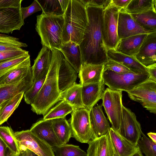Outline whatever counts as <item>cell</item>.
Listing matches in <instances>:
<instances>
[{
    "mask_svg": "<svg viewBox=\"0 0 156 156\" xmlns=\"http://www.w3.org/2000/svg\"><path fill=\"white\" fill-rule=\"evenodd\" d=\"M88 25L79 45L82 63L99 65L108 61L107 50L104 42L102 26L104 9L86 4Z\"/></svg>",
    "mask_w": 156,
    "mask_h": 156,
    "instance_id": "6da1fadb",
    "label": "cell"
},
{
    "mask_svg": "<svg viewBox=\"0 0 156 156\" xmlns=\"http://www.w3.org/2000/svg\"><path fill=\"white\" fill-rule=\"evenodd\" d=\"M51 50L52 57L48 73L40 90L31 105L33 112L43 116L59 101L61 92L58 86V74L62 53L57 49Z\"/></svg>",
    "mask_w": 156,
    "mask_h": 156,
    "instance_id": "7a4b0ae2",
    "label": "cell"
},
{
    "mask_svg": "<svg viewBox=\"0 0 156 156\" xmlns=\"http://www.w3.org/2000/svg\"><path fill=\"white\" fill-rule=\"evenodd\" d=\"M63 17L62 44L72 41L80 45L88 23L83 0H69Z\"/></svg>",
    "mask_w": 156,
    "mask_h": 156,
    "instance_id": "3957f363",
    "label": "cell"
},
{
    "mask_svg": "<svg viewBox=\"0 0 156 156\" xmlns=\"http://www.w3.org/2000/svg\"><path fill=\"white\" fill-rule=\"evenodd\" d=\"M63 15L51 16L41 13L37 16L35 29L42 46L59 50L62 45Z\"/></svg>",
    "mask_w": 156,
    "mask_h": 156,
    "instance_id": "277c9868",
    "label": "cell"
},
{
    "mask_svg": "<svg viewBox=\"0 0 156 156\" xmlns=\"http://www.w3.org/2000/svg\"><path fill=\"white\" fill-rule=\"evenodd\" d=\"M149 75L136 74L131 72L119 74L108 69H104L102 80L111 89L126 92L148 79Z\"/></svg>",
    "mask_w": 156,
    "mask_h": 156,
    "instance_id": "5b68a950",
    "label": "cell"
},
{
    "mask_svg": "<svg viewBox=\"0 0 156 156\" xmlns=\"http://www.w3.org/2000/svg\"><path fill=\"white\" fill-rule=\"evenodd\" d=\"M90 112L85 108L73 110L69 123L72 137L81 143L88 144L95 139L90 125Z\"/></svg>",
    "mask_w": 156,
    "mask_h": 156,
    "instance_id": "8992f818",
    "label": "cell"
},
{
    "mask_svg": "<svg viewBox=\"0 0 156 156\" xmlns=\"http://www.w3.org/2000/svg\"><path fill=\"white\" fill-rule=\"evenodd\" d=\"M121 9L111 3L103 11L102 32L107 50H115L119 41L117 29L119 13Z\"/></svg>",
    "mask_w": 156,
    "mask_h": 156,
    "instance_id": "52a82bcc",
    "label": "cell"
},
{
    "mask_svg": "<svg viewBox=\"0 0 156 156\" xmlns=\"http://www.w3.org/2000/svg\"><path fill=\"white\" fill-rule=\"evenodd\" d=\"M122 91L108 87L105 90L101 99V105L112 125L117 131L119 129L122 117Z\"/></svg>",
    "mask_w": 156,
    "mask_h": 156,
    "instance_id": "ba28073f",
    "label": "cell"
},
{
    "mask_svg": "<svg viewBox=\"0 0 156 156\" xmlns=\"http://www.w3.org/2000/svg\"><path fill=\"white\" fill-rule=\"evenodd\" d=\"M127 92L130 99L140 103L150 112L156 113V81L149 77Z\"/></svg>",
    "mask_w": 156,
    "mask_h": 156,
    "instance_id": "9c48e42d",
    "label": "cell"
},
{
    "mask_svg": "<svg viewBox=\"0 0 156 156\" xmlns=\"http://www.w3.org/2000/svg\"><path fill=\"white\" fill-rule=\"evenodd\" d=\"M20 149L26 148L39 156H55L52 147L29 129L15 132Z\"/></svg>",
    "mask_w": 156,
    "mask_h": 156,
    "instance_id": "30bf717a",
    "label": "cell"
},
{
    "mask_svg": "<svg viewBox=\"0 0 156 156\" xmlns=\"http://www.w3.org/2000/svg\"><path fill=\"white\" fill-rule=\"evenodd\" d=\"M122 137L137 145L142 133L140 124L135 114L129 109L122 106V117L119 129L117 131Z\"/></svg>",
    "mask_w": 156,
    "mask_h": 156,
    "instance_id": "8fae6325",
    "label": "cell"
},
{
    "mask_svg": "<svg viewBox=\"0 0 156 156\" xmlns=\"http://www.w3.org/2000/svg\"><path fill=\"white\" fill-rule=\"evenodd\" d=\"M21 7L0 9V33H12L20 30L24 24Z\"/></svg>",
    "mask_w": 156,
    "mask_h": 156,
    "instance_id": "7c38bea8",
    "label": "cell"
},
{
    "mask_svg": "<svg viewBox=\"0 0 156 156\" xmlns=\"http://www.w3.org/2000/svg\"><path fill=\"white\" fill-rule=\"evenodd\" d=\"M151 32L143 28L133 18L130 14L125 12L123 9L120 10L117 29L119 40L135 35Z\"/></svg>",
    "mask_w": 156,
    "mask_h": 156,
    "instance_id": "4fadbf2b",
    "label": "cell"
},
{
    "mask_svg": "<svg viewBox=\"0 0 156 156\" xmlns=\"http://www.w3.org/2000/svg\"><path fill=\"white\" fill-rule=\"evenodd\" d=\"M156 31L148 34L135 58L142 65L147 67L156 63Z\"/></svg>",
    "mask_w": 156,
    "mask_h": 156,
    "instance_id": "5bb4252c",
    "label": "cell"
},
{
    "mask_svg": "<svg viewBox=\"0 0 156 156\" xmlns=\"http://www.w3.org/2000/svg\"><path fill=\"white\" fill-rule=\"evenodd\" d=\"M30 130L52 147L62 145L54 131L51 120L41 119L33 124Z\"/></svg>",
    "mask_w": 156,
    "mask_h": 156,
    "instance_id": "9a60e30c",
    "label": "cell"
},
{
    "mask_svg": "<svg viewBox=\"0 0 156 156\" xmlns=\"http://www.w3.org/2000/svg\"><path fill=\"white\" fill-rule=\"evenodd\" d=\"M30 58L0 76V87L17 83L31 73Z\"/></svg>",
    "mask_w": 156,
    "mask_h": 156,
    "instance_id": "2e32d148",
    "label": "cell"
},
{
    "mask_svg": "<svg viewBox=\"0 0 156 156\" xmlns=\"http://www.w3.org/2000/svg\"><path fill=\"white\" fill-rule=\"evenodd\" d=\"M105 84L103 80L82 87V98L84 108L89 112L97 102L101 99L104 92Z\"/></svg>",
    "mask_w": 156,
    "mask_h": 156,
    "instance_id": "e0dca14e",
    "label": "cell"
},
{
    "mask_svg": "<svg viewBox=\"0 0 156 156\" xmlns=\"http://www.w3.org/2000/svg\"><path fill=\"white\" fill-rule=\"evenodd\" d=\"M102 106L101 105L97 104L90 112V125L95 139L106 135L110 128L104 114Z\"/></svg>",
    "mask_w": 156,
    "mask_h": 156,
    "instance_id": "ac0fdd59",
    "label": "cell"
},
{
    "mask_svg": "<svg viewBox=\"0 0 156 156\" xmlns=\"http://www.w3.org/2000/svg\"><path fill=\"white\" fill-rule=\"evenodd\" d=\"M88 144L87 156H117L109 130L106 135L95 139Z\"/></svg>",
    "mask_w": 156,
    "mask_h": 156,
    "instance_id": "d6986e66",
    "label": "cell"
},
{
    "mask_svg": "<svg viewBox=\"0 0 156 156\" xmlns=\"http://www.w3.org/2000/svg\"><path fill=\"white\" fill-rule=\"evenodd\" d=\"M52 55V52L51 49L43 46L34 60V65L31 67L34 81L46 76L50 66Z\"/></svg>",
    "mask_w": 156,
    "mask_h": 156,
    "instance_id": "ffe728a7",
    "label": "cell"
},
{
    "mask_svg": "<svg viewBox=\"0 0 156 156\" xmlns=\"http://www.w3.org/2000/svg\"><path fill=\"white\" fill-rule=\"evenodd\" d=\"M109 132L117 156H132L139 150L137 145L122 137L112 127H110Z\"/></svg>",
    "mask_w": 156,
    "mask_h": 156,
    "instance_id": "44dd1931",
    "label": "cell"
},
{
    "mask_svg": "<svg viewBox=\"0 0 156 156\" xmlns=\"http://www.w3.org/2000/svg\"><path fill=\"white\" fill-rule=\"evenodd\" d=\"M108 59H111L124 66L132 72L137 74L149 75L146 67L140 63L135 57L109 49L107 51Z\"/></svg>",
    "mask_w": 156,
    "mask_h": 156,
    "instance_id": "7402d4cb",
    "label": "cell"
},
{
    "mask_svg": "<svg viewBox=\"0 0 156 156\" xmlns=\"http://www.w3.org/2000/svg\"><path fill=\"white\" fill-rule=\"evenodd\" d=\"M105 64L94 65L82 63L78 73L81 85L98 83L102 81Z\"/></svg>",
    "mask_w": 156,
    "mask_h": 156,
    "instance_id": "603a6c76",
    "label": "cell"
},
{
    "mask_svg": "<svg viewBox=\"0 0 156 156\" xmlns=\"http://www.w3.org/2000/svg\"><path fill=\"white\" fill-rule=\"evenodd\" d=\"M33 83L31 72L17 83L0 87V105L20 93H25L32 86Z\"/></svg>",
    "mask_w": 156,
    "mask_h": 156,
    "instance_id": "cb8c5ba5",
    "label": "cell"
},
{
    "mask_svg": "<svg viewBox=\"0 0 156 156\" xmlns=\"http://www.w3.org/2000/svg\"><path fill=\"white\" fill-rule=\"evenodd\" d=\"M77 77L76 71L62 55L58 74V83L61 92L69 88L76 83Z\"/></svg>",
    "mask_w": 156,
    "mask_h": 156,
    "instance_id": "d4e9b609",
    "label": "cell"
},
{
    "mask_svg": "<svg viewBox=\"0 0 156 156\" xmlns=\"http://www.w3.org/2000/svg\"><path fill=\"white\" fill-rule=\"evenodd\" d=\"M147 34H140L121 39L115 50L135 57Z\"/></svg>",
    "mask_w": 156,
    "mask_h": 156,
    "instance_id": "484cf974",
    "label": "cell"
},
{
    "mask_svg": "<svg viewBox=\"0 0 156 156\" xmlns=\"http://www.w3.org/2000/svg\"><path fill=\"white\" fill-rule=\"evenodd\" d=\"M59 50L66 60L79 73L82 64L79 45L72 41L62 44Z\"/></svg>",
    "mask_w": 156,
    "mask_h": 156,
    "instance_id": "4316f807",
    "label": "cell"
},
{
    "mask_svg": "<svg viewBox=\"0 0 156 156\" xmlns=\"http://www.w3.org/2000/svg\"><path fill=\"white\" fill-rule=\"evenodd\" d=\"M82 85L76 82L72 86L62 91L60 94L59 101H65L73 110L84 108L82 100Z\"/></svg>",
    "mask_w": 156,
    "mask_h": 156,
    "instance_id": "83f0119b",
    "label": "cell"
},
{
    "mask_svg": "<svg viewBox=\"0 0 156 156\" xmlns=\"http://www.w3.org/2000/svg\"><path fill=\"white\" fill-rule=\"evenodd\" d=\"M40 5L42 13L46 15H64L69 0H37Z\"/></svg>",
    "mask_w": 156,
    "mask_h": 156,
    "instance_id": "f1b7e54d",
    "label": "cell"
},
{
    "mask_svg": "<svg viewBox=\"0 0 156 156\" xmlns=\"http://www.w3.org/2000/svg\"><path fill=\"white\" fill-rule=\"evenodd\" d=\"M54 131L62 144H66L72 136L69 123L65 118L52 119Z\"/></svg>",
    "mask_w": 156,
    "mask_h": 156,
    "instance_id": "f546056e",
    "label": "cell"
},
{
    "mask_svg": "<svg viewBox=\"0 0 156 156\" xmlns=\"http://www.w3.org/2000/svg\"><path fill=\"white\" fill-rule=\"evenodd\" d=\"M130 14L144 29L151 32L156 31V11L151 10L140 13Z\"/></svg>",
    "mask_w": 156,
    "mask_h": 156,
    "instance_id": "4dcf8cb0",
    "label": "cell"
},
{
    "mask_svg": "<svg viewBox=\"0 0 156 156\" xmlns=\"http://www.w3.org/2000/svg\"><path fill=\"white\" fill-rule=\"evenodd\" d=\"M24 92L20 93L0 105V125L6 121L18 107Z\"/></svg>",
    "mask_w": 156,
    "mask_h": 156,
    "instance_id": "1f68e13d",
    "label": "cell"
},
{
    "mask_svg": "<svg viewBox=\"0 0 156 156\" xmlns=\"http://www.w3.org/2000/svg\"><path fill=\"white\" fill-rule=\"evenodd\" d=\"M0 138L15 155H19L20 152V146L15 132L11 127L0 126Z\"/></svg>",
    "mask_w": 156,
    "mask_h": 156,
    "instance_id": "d6a6232c",
    "label": "cell"
},
{
    "mask_svg": "<svg viewBox=\"0 0 156 156\" xmlns=\"http://www.w3.org/2000/svg\"><path fill=\"white\" fill-rule=\"evenodd\" d=\"M151 10L156 11V0H131L124 9L129 14L140 13Z\"/></svg>",
    "mask_w": 156,
    "mask_h": 156,
    "instance_id": "836d02e7",
    "label": "cell"
},
{
    "mask_svg": "<svg viewBox=\"0 0 156 156\" xmlns=\"http://www.w3.org/2000/svg\"><path fill=\"white\" fill-rule=\"evenodd\" d=\"M73 108L65 101H60L54 107L50 109L44 115V120H52L65 118L66 115L71 113Z\"/></svg>",
    "mask_w": 156,
    "mask_h": 156,
    "instance_id": "e575fe53",
    "label": "cell"
},
{
    "mask_svg": "<svg viewBox=\"0 0 156 156\" xmlns=\"http://www.w3.org/2000/svg\"><path fill=\"white\" fill-rule=\"evenodd\" d=\"M56 156H87V153L78 146L64 144L52 147Z\"/></svg>",
    "mask_w": 156,
    "mask_h": 156,
    "instance_id": "d590c367",
    "label": "cell"
},
{
    "mask_svg": "<svg viewBox=\"0 0 156 156\" xmlns=\"http://www.w3.org/2000/svg\"><path fill=\"white\" fill-rule=\"evenodd\" d=\"M137 146L141 153L146 156H156V143L142 133Z\"/></svg>",
    "mask_w": 156,
    "mask_h": 156,
    "instance_id": "8d00e7d4",
    "label": "cell"
},
{
    "mask_svg": "<svg viewBox=\"0 0 156 156\" xmlns=\"http://www.w3.org/2000/svg\"><path fill=\"white\" fill-rule=\"evenodd\" d=\"M46 77L34 81L32 86L24 93L23 96L27 104L31 105L33 103L42 87Z\"/></svg>",
    "mask_w": 156,
    "mask_h": 156,
    "instance_id": "74e56055",
    "label": "cell"
},
{
    "mask_svg": "<svg viewBox=\"0 0 156 156\" xmlns=\"http://www.w3.org/2000/svg\"><path fill=\"white\" fill-rule=\"evenodd\" d=\"M30 58L29 54L0 63V76L3 74Z\"/></svg>",
    "mask_w": 156,
    "mask_h": 156,
    "instance_id": "f35d334b",
    "label": "cell"
},
{
    "mask_svg": "<svg viewBox=\"0 0 156 156\" xmlns=\"http://www.w3.org/2000/svg\"><path fill=\"white\" fill-rule=\"evenodd\" d=\"M28 54H29L28 51L22 48L0 52V63Z\"/></svg>",
    "mask_w": 156,
    "mask_h": 156,
    "instance_id": "ab89813d",
    "label": "cell"
},
{
    "mask_svg": "<svg viewBox=\"0 0 156 156\" xmlns=\"http://www.w3.org/2000/svg\"><path fill=\"white\" fill-rule=\"evenodd\" d=\"M104 69H108L119 74H125L131 72L128 68L113 60L108 59L105 64Z\"/></svg>",
    "mask_w": 156,
    "mask_h": 156,
    "instance_id": "60d3db41",
    "label": "cell"
},
{
    "mask_svg": "<svg viewBox=\"0 0 156 156\" xmlns=\"http://www.w3.org/2000/svg\"><path fill=\"white\" fill-rule=\"evenodd\" d=\"M41 10V8L37 0H34L32 3L28 7H21L20 8L21 15L23 20L33 14Z\"/></svg>",
    "mask_w": 156,
    "mask_h": 156,
    "instance_id": "b9f144b4",
    "label": "cell"
},
{
    "mask_svg": "<svg viewBox=\"0 0 156 156\" xmlns=\"http://www.w3.org/2000/svg\"><path fill=\"white\" fill-rule=\"evenodd\" d=\"M22 0H0V9L21 7Z\"/></svg>",
    "mask_w": 156,
    "mask_h": 156,
    "instance_id": "7bdbcfd3",
    "label": "cell"
},
{
    "mask_svg": "<svg viewBox=\"0 0 156 156\" xmlns=\"http://www.w3.org/2000/svg\"><path fill=\"white\" fill-rule=\"evenodd\" d=\"M83 1L86 4H88L101 7L105 9L111 4L112 0H83Z\"/></svg>",
    "mask_w": 156,
    "mask_h": 156,
    "instance_id": "ee69618b",
    "label": "cell"
},
{
    "mask_svg": "<svg viewBox=\"0 0 156 156\" xmlns=\"http://www.w3.org/2000/svg\"><path fill=\"white\" fill-rule=\"evenodd\" d=\"M131 0H112L111 4L121 9H125Z\"/></svg>",
    "mask_w": 156,
    "mask_h": 156,
    "instance_id": "f6af8a7d",
    "label": "cell"
},
{
    "mask_svg": "<svg viewBox=\"0 0 156 156\" xmlns=\"http://www.w3.org/2000/svg\"><path fill=\"white\" fill-rule=\"evenodd\" d=\"M149 78L156 81V63L147 67Z\"/></svg>",
    "mask_w": 156,
    "mask_h": 156,
    "instance_id": "bcb514c9",
    "label": "cell"
},
{
    "mask_svg": "<svg viewBox=\"0 0 156 156\" xmlns=\"http://www.w3.org/2000/svg\"><path fill=\"white\" fill-rule=\"evenodd\" d=\"M20 48L14 45L0 44V52L18 49Z\"/></svg>",
    "mask_w": 156,
    "mask_h": 156,
    "instance_id": "7dc6e473",
    "label": "cell"
},
{
    "mask_svg": "<svg viewBox=\"0 0 156 156\" xmlns=\"http://www.w3.org/2000/svg\"><path fill=\"white\" fill-rule=\"evenodd\" d=\"M20 156H39L30 150L24 148L20 149Z\"/></svg>",
    "mask_w": 156,
    "mask_h": 156,
    "instance_id": "c3c4849f",
    "label": "cell"
},
{
    "mask_svg": "<svg viewBox=\"0 0 156 156\" xmlns=\"http://www.w3.org/2000/svg\"><path fill=\"white\" fill-rule=\"evenodd\" d=\"M7 147L5 144L0 138V156H4Z\"/></svg>",
    "mask_w": 156,
    "mask_h": 156,
    "instance_id": "681fc988",
    "label": "cell"
},
{
    "mask_svg": "<svg viewBox=\"0 0 156 156\" xmlns=\"http://www.w3.org/2000/svg\"><path fill=\"white\" fill-rule=\"evenodd\" d=\"M147 135L150 139L156 143V133H155L150 132L148 133Z\"/></svg>",
    "mask_w": 156,
    "mask_h": 156,
    "instance_id": "f907efd6",
    "label": "cell"
},
{
    "mask_svg": "<svg viewBox=\"0 0 156 156\" xmlns=\"http://www.w3.org/2000/svg\"><path fill=\"white\" fill-rule=\"evenodd\" d=\"M4 156H20V155H15L8 147L6 149Z\"/></svg>",
    "mask_w": 156,
    "mask_h": 156,
    "instance_id": "816d5d0a",
    "label": "cell"
},
{
    "mask_svg": "<svg viewBox=\"0 0 156 156\" xmlns=\"http://www.w3.org/2000/svg\"><path fill=\"white\" fill-rule=\"evenodd\" d=\"M132 156H143L142 153L139 150L136 153L134 154Z\"/></svg>",
    "mask_w": 156,
    "mask_h": 156,
    "instance_id": "f5cc1de1",
    "label": "cell"
},
{
    "mask_svg": "<svg viewBox=\"0 0 156 156\" xmlns=\"http://www.w3.org/2000/svg\"><path fill=\"white\" fill-rule=\"evenodd\" d=\"M4 34H2V33H0V35H2Z\"/></svg>",
    "mask_w": 156,
    "mask_h": 156,
    "instance_id": "db71d44e",
    "label": "cell"
},
{
    "mask_svg": "<svg viewBox=\"0 0 156 156\" xmlns=\"http://www.w3.org/2000/svg\"><path fill=\"white\" fill-rule=\"evenodd\" d=\"M1 108V107L0 106V109Z\"/></svg>",
    "mask_w": 156,
    "mask_h": 156,
    "instance_id": "11a10c76",
    "label": "cell"
}]
</instances>
